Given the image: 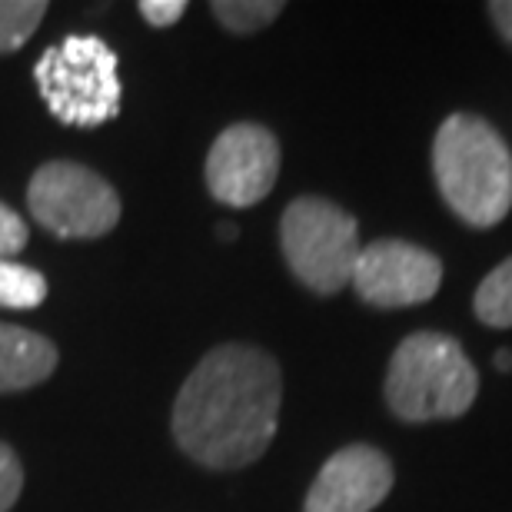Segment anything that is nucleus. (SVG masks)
Masks as SVG:
<instances>
[{
    "instance_id": "obj_1",
    "label": "nucleus",
    "mask_w": 512,
    "mask_h": 512,
    "mask_svg": "<svg viewBox=\"0 0 512 512\" xmlns=\"http://www.w3.org/2000/svg\"><path fill=\"white\" fill-rule=\"evenodd\" d=\"M280 403V363L260 346L223 343L193 366L173 399V439L193 463L243 469L270 449Z\"/></svg>"
},
{
    "instance_id": "obj_11",
    "label": "nucleus",
    "mask_w": 512,
    "mask_h": 512,
    "mask_svg": "<svg viewBox=\"0 0 512 512\" xmlns=\"http://www.w3.org/2000/svg\"><path fill=\"white\" fill-rule=\"evenodd\" d=\"M473 313L479 323L493 326V330H509L512 326V256H506V260L476 286Z\"/></svg>"
},
{
    "instance_id": "obj_12",
    "label": "nucleus",
    "mask_w": 512,
    "mask_h": 512,
    "mask_svg": "<svg viewBox=\"0 0 512 512\" xmlns=\"http://www.w3.org/2000/svg\"><path fill=\"white\" fill-rule=\"evenodd\" d=\"M47 293L50 286L40 270L14 260H0V306H7V310H37L47 300Z\"/></svg>"
},
{
    "instance_id": "obj_13",
    "label": "nucleus",
    "mask_w": 512,
    "mask_h": 512,
    "mask_svg": "<svg viewBox=\"0 0 512 512\" xmlns=\"http://www.w3.org/2000/svg\"><path fill=\"white\" fill-rule=\"evenodd\" d=\"M210 10L230 34H256V30L270 27L286 4L283 0H213Z\"/></svg>"
},
{
    "instance_id": "obj_18",
    "label": "nucleus",
    "mask_w": 512,
    "mask_h": 512,
    "mask_svg": "<svg viewBox=\"0 0 512 512\" xmlns=\"http://www.w3.org/2000/svg\"><path fill=\"white\" fill-rule=\"evenodd\" d=\"M486 10L493 27L499 30V37L512 47V0H493V4H486Z\"/></svg>"
},
{
    "instance_id": "obj_5",
    "label": "nucleus",
    "mask_w": 512,
    "mask_h": 512,
    "mask_svg": "<svg viewBox=\"0 0 512 512\" xmlns=\"http://www.w3.org/2000/svg\"><path fill=\"white\" fill-rule=\"evenodd\" d=\"M280 250L290 273L316 296H333L353 280L360 256L356 217L326 197H296L280 217Z\"/></svg>"
},
{
    "instance_id": "obj_10",
    "label": "nucleus",
    "mask_w": 512,
    "mask_h": 512,
    "mask_svg": "<svg viewBox=\"0 0 512 512\" xmlns=\"http://www.w3.org/2000/svg\"><path fill=\"white\" fill-rule=\"evenodd\" d=\"M57 370V346L44 333L0 323V393H20Z\"/></svg>"
},
{
    "instance_id": "obj_20",
    "label": "nucleus",
    "mask_w": 512,
    "mask_h": 512,
    "mask_svg": "<svg viewBox=\"0 0 512 512\" xmlns=\"http://www.w3.org/2000/svg\"><path fill=\"white\" fill-rule=\"evenodd\" d=\"M496 370L499 373H512V353L509 350H499L496 353Z\"/></svg>"
},
{
    "instance_id": "obj_9",
    "label": "nucleus",
    "mask_w": 512,
    "mask_h": 512,
    "mask_svg": "<svg viewBox=\"0 0 512 512\" xmlns=\"http://www.w3.org/2000/svg\"><path fill=\"white\" fill-rule=\"evenodd\" d=\"M396 483V469L383 449L350 443L316 473L303 512H373Z\"/></svg>"
},
{
    "instance_id": "obj_4",
    "label": "nucleus",
    "mask_w": 512,
    "mask_h": 512,
    "mask_svg": "<svg viewBox=\"0 0 512 512\" xmlns=\"http://www.w3.org/2000/svg\"><path fill=\"white\" fill-rule=\"evenodd\" d=\"M120 60L104 37L70 34L34 64L37 90L64 127H100L120 114Z\"/></svg>"
},
{
    "instance_id": "obj_14",
    "label": "nucleus",
    "mask_w": 512,
    "mask_h": 512,
    "mask_svg": "<svg viewBox=\"0 0 512 512\" xmlns=\"http://www.w3.org/2000/svg\"><path fill=\"white\" fill-rule=\"evenodd\" d=\"M44 14V0H0V54H14L24 47Z\"/></svg>"
},
{
    "instance_id": "obj_6",
    "label": "nucleus",
    "mask_w": 512,
    "mask_h": 512,
    "mask_svg": "<svg viewBox=\"0 0 512 512\" xmlns=\"http://www.w3.org/2000/svg\"><path fill=\"white\" fill-rule=\"evenodd\" d=\"M27 207L47 233L60 240L107 237L120 220V197L110 183L74 160L44 163L27 187Z\"/></svg>"
},
{
    "instance_id": "obj_19",
    "label": "nucleus",
    "mask_w": 512,
    "mask_h": 512,
    "mask_svg": "<svg viewBox=\"0 0 512 512\" xmlns=\"http://www.w3.org/2000/svg\"><path fill=\"white\" fill-rule=\"evenodd\" d=\"M217 237H220V240H227V243H233V240L240 237V230L233 227V223H220V227H217Z\"/></svg>"
},
{
    "instance_id": "obj_8",
    "label": "nucleus",
    "mask_w": 512,
    "mask_h": 512,
    "mask_svg": "<svg viewBox=\"0 0 512 512\" xmlns=\"http://www.w3.org/2000/svg\"><path fill=\"white\" fill-rule=\"evenodd\" d=\"M280 177V140L260 124H230L207 153V190L227 207H256Z\"/></svg>"
},
{
    "instance_id": "obj_3",
    "label": "nucleus",
    "mask_w": 512,
    "mask_h": 512,
    "mask_svg": "<svg viewBox=\"0 0 512 512\" xmlns=\"http://www.w3.org/2000/svg\"><path fill=\"white\" fill-rule=\"evenodd\" d=\"M479 393V373L463 343L439 330L409 333L386 366L383 396L403 423H439L469 413Z\"/></svg>"
},
{
    "instance_id": "obj_15",
    "label": "nucleus",
    "mask_w": 512,
    "mask_h": 512,
    "mask_svg": "<svg viewBox=\"0 0 512 512\" xmlns=\"http://www.w3.org/2000/svg\"><path fill=\"white\" fill-rule=\"evenodd\" d=\"M24 493V466L17 453L0 439V512H10L17 496Z\"/></svg>"
},
{
    "instance_id": "obj_16",
    "label": "nucleus",
    "mask_w": 512,
    "mask_h": 512,
    "mask_svg": "<svg viewBox=\"0 0 512 512\" xmlns=\"http://www.w3.org/2000/svg\"><path fill=\"white\" fill-rule=\"evenodd\" d=\"M30 230L24 227L17 210H10L4 200H0V260H7L10 253H20L27 247Z\"/></svg>"
},
{
    "instance_id": "obj_7",
    "label": "nucleus",
    "mask_w": 512,
    "mask_h": 512,
    "mask_svg": "<svg viewBox=\"0 0 512 512\" xmlns=\"http://www.w3.org/2000/svg\"><path fill=\"white\" fill-rule=\"evenodd\" d=\"M353 290L376 310H403L429 303L443 283V260L409 240H373L353 266Z\"/></svg>"
},
{
    "instance_id": "obj_2",
    "label": "nucleus",
    "mask_w": 512,
    "mask_h": 512,
    "mask_svg": "<svg viewBox=\"0 0 512 512\" xmlns=\"http://www.w3.org/2000/svg\"><path fill=\"white\" fill-rule=\"evenodd\" d=\"M439 197L466 227H499L512 210V150L489 120L449 114L433 140Z\"/></svg>"
},
{
    "instance_id": "obj_17",
    "label": "nucleus",
    "mask_w": 512,
    "mask_h": 512,
    "mask_svg": "<svg viewBox=\"0 0 512 512\" xmlns=\"http://www.w3.org/2000/svg\"><path fill=\"white\" fill-rule=\"evenodd\" d=\"M137 10L150 27H173L187 14V0H140Z\"/></svg>"
}]
</instances>
